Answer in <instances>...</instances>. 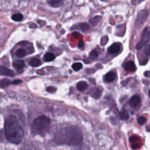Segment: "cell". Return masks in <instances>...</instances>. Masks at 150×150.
<instances>
[{
	"instance_id": "obj_1",
	"label": "cell",
	"mask_w": 150,
	"mask_h": 150,
	"mask_svg": "<svg viewBox=\"0 0 150 150\" xmlns=\"http://www.w3.org/2000/svg\"><path fill=\"white\" fill-rule=\"evenodd\" d=\"M55 141L58 144H66L70 146H78L83 141L80 130L74 126L65 127L56 134Z\"/></svg>"
},
{
	"instance_id": "obj_2",
	"label": "cell",
	"mask_w": 150,
	"mask_h": 150,
	"mask_svg": "<svg viewBox=\"0 0 150 150\" xmlns=\"http://www.w3.org/2000/svg\"><path fill=\"white\" fill-rule=\"evenodd\" d=\"M4 130L5 137L10 142L18 144L22 140L24 132L20 121L16 116L10 115L5 119Z\"/></svg>"
},
{
	"instance_id": "obj_3",
	"label": "cell",
	"mask_w": 150,
	"mask_h": 150,
	"mask_svg": "<svg viewBox=\"0 0 150 150\" xmlns=\"http://www.w3.org/2000/svg\"><path fill=\"white\" fill-rule=\"evenodd\" d=\"M50 120L46 116H41L33 120L31 125V132L35 135L45 136L49 131Z\"/></svg>"
},
{
	"instance_id": "obj_4",
	"label": "cell",
	"mask_w": 150,
	"mask_h": 150,
	"mask_svg": "<svg viewBox=\"0 0 150 150\" xmlns=\"http://www.w3.org/2000/svg\"><path fill=\"white\" fill-rule=\"evenodd\" d=\"M148 16V12L146 10H141L137 15L135 22L136 28H140L145 22Z\"/></svg>"
},
{
	"instance_id": "obj_5",
	"label": "cell",
	"mask_w": 150,
	"mask_h": 150,
	"mask_svg": "<svg viewBox=\"0 0 150 150\" xmlns=\"http://www.w3.org/2000/svg\"><path fill=\"white\" fill-rule=\"evenodd\" d=\"M150 40V31L148 28H145L142 32V37L141 41L137 44L136 48L137 50H140L142 48V46L147 44Z\"/></svg>"
},
{
	"instance_id": "obj_6",
	"label": "cell",
	"mask_w": 150,
	"mask_h": 150,
	"mask_svg": "<svg viewBox=\"0 0 150 150\" xmlns=\"http://www.w3.org/2000/svg\"><path fill=\"white\" fill-rule=\"evenodd\" d=\"M0 75H2V76L14 77L15 74L14 71H12V70L9 69L6 67L0 66Z\"/></svg>"
},
{
	"instance_id": "obj_7",
	"label": "cell",
	"mask_w": 150,
	"mask_h": 150,
	"mask_svg": "<svg viewBox=\"0 0 150 150\" xmlns=\"http://www.w3.org/2000/svg\"><path fill=\"white\" fill-rule=\"evenodd\" d=\"M140 102H141L140 97L137 95H135L132 97H131V99H130L129 104L131 107L134 108L137 107L140 104Z\"/></svg>"
},
{
	"instance_id": "obj_8",
	"label": "cell",
	"mask_w": 150,
	"mask_h": 150,
	"mask_svg": "<svg viewBox=\"0 0 150 150\" xmlns=\"http://www.w3.org/2000/svg\"><path fill=\"white\" fill-rule=\"evenodd\" d=\"M120 50V44L119 43H115L112 44L108 49L109 53L111 54H116Z\"/></svg>"
},
{
	"instance_id": "obj_9",
	"label": "cell",
	"mask_w": 150,
	"mask_h": 150,
	"mask_svg": "<svg viewBox=\"0 0 150 150\" xmlns=\"http://www.w3.org/2000/svg\"><path fill=\"white\" fill-rule=\"evenodd\" d=\"M124 68L130 72H134L136 70V66L135 63L133 61H128L126 62L124 65Z\"/></svg>"
},
{
	"instance_id": "obj_10",
	"label": "cell",
	"mask_w": 150,
	"mask_h": 150,
	"mask_svg": "<svg viewBox=\"0 0 150 150\" xmlns=\"http://www.w3.org/2000/svg\"><path fill=\"white\" fill-rule=\"evenodd\" d=\"M116 78V74L112 72H110L107 73L104 76V80L106 82H111L115 80Z\"/></svg>"
},
{
	"instance_id": "obj_11",
	"label": "cell",
	"mask_w": 150,
	"mask_h": 150,
	"mask_svg": "<svg viewBox=\"0 0 150 150\" xmlns=\"http://www.w3.org/2000/svg\"><path fill=\"white\" fill-rule=\"evenodd\" d=\"M25 66V62L22 60H16L13 63V66L16 70L22 69Z\"/></svg>"
},
{
	"instance_id": "obj_12",
	"label": "cell",
	"mask_w": 150,
	"mask_h": 150,
	"mask_svg": "<svg viewBox=\"0 0 150 150\" xmlns=\"http://www.w3.org/2000/svg\"><path fill=\"white\" fill-rule=\"evenodd\" d=\"M48 3L49 5L51 7L54 8H58L62 5L63 0H48Z\"/></svg>"
},
{
	"instance_id": "obj_13",
	"label": "cell",
	"mask_w": 150,
	"mask_h": 150,
	"mask_svg": "<svg viewBox=\"0 0 150 150\" xmlns=\"http://www.w3.org/2000/svg\"><path fill=\"white\" fill-rule=\"evenodd\" d=\"M55 58V55L50 52L46 53L44 56V60L45 62H51Z\"/></svg>"
},
{
	"instance_id": "obj_14",
	"label": "cell",
	"mask_w": 150,
	"mask_h": 150,
	"mask_svg": "<svg viewBox=\"0 0 150 150\" xmlns=\"http://www.w3.org/2000/svg\"><path fill=\"white\" fill-rule=\"evenodd\" d=\"M91 96L92 97L95 99H99L101 96V91L99 89H94L91 94Z\"/></svg>"
},
{
	"instance_id": "obj_15",
	"label": "cell",
	"mask_w": 150,
	"mask_h": 150,
	"mask_svg": "<svg viewBox=\"0 0 150 150\" xmlns=\"http://www.w3.org/2000/svg\"><path fill=\"white\" fill-rule=\"evenodd\" d=\"M76 86H77V89L79 91H83L87 89L88 85H87V83L86 82H85V81H80V82H79L77 84Z\"/></svg>"
},
{
	"instance_id": "obj_16",
	"label": "cell",
	"mask_w": 150,
	"mask_h": 150,
	"mask_svg": "<svg viewBox=\"0 0 150 150\" xmlns=\"http://www.w3.org/2000/svg\"><path fill=\"white\" fill-rule=\"evenodd\" d=\"M29 64L32 67H38L41 65V62L38 58H32L30 60Z\"/></svg>"
},
{
	"instance_id": "obj_17",
	"label": "cell",
	"mask_w": 150,
	"mask_h": 150,
	"mask_svg": "<svg viewBox=\"0 0 150 150\" xmlns=\"http://www.w3.org/2000/svg\"><path fill=\"white\" fill-rule=\"evenodd\" d=\"M16 56L18 58H22L27 55V52L24 49H18L16 52Z\"/></svg>"
},
{
	"instance_id": "obj_18",
	"label": "cell",
	"mask_w": 150,
	"mask_h": 150,
	"mask_svg": "<svg viewBox=\"0 0 150 150\" xmlns=\"http://www.w3.org/2000/svg\"><path fill=\"white\" fill-rule=\"evenodd\" d=\"M120 119L123 120H127L129 118V115L127 111L125 110H123L120 112Z\"/></svg>"
},
{
	"instance_id": "obj_19",
	"label": "cell",
	"mask_w": 150,
	"mask_h": 150,
	"mask_svg": "<svg viewBox=\"0 0 150 150\" xmlns=\"http://www.w3.org/2000/svg\"><path fill=\"white\" fill-rule=\"evenodd\" d=\"M101 20H102V17L100 16H96L94 18H93L91 20H90V23L93 25L95 26L97 25L100 22Z\"/></svg>"
},
{
	"instance_id": "obj_20",
	"label": "cell",
	"mask_w": 150,
	"mask_h": 150,
	"mask_svg": "<svg viewBox=\"0 0 150 150\" xmlns=\"http://www.w3.org/2000/svg\"><path fill=\"white\" fill-rule=\"evenodd\" d=\"M11 83L10 80L7 79H4L0 81V87H2V88L6 87L8 86Z\"/></svg>"
},
{
	"instance_id": "obj_21",
	"label": "cell",
	"mask_w": 150,
	"mask_h": 150,
	"mask_svg": "<svg viewBox=\"0 0 150 150\" xmlns=\"http://www.w3.org/2000/svg\"><path fill=\"white\" fill-rule=\"evenodd\" d=\"M23 19V15L21 14H15L12 16V20L14 21H20Z\"/></svg>"
},
{
	"instance_id": "obj_22",
	"label": "cell",
	"mask_w": 150,
	"mask_h": 150,
	"mask_svg": "<svg viewBox=\"0 0 150 150\" xmlns=\"http://www.w3.org/2000/svg\"><path fill=\"white\" fill-rule=\"evenodd\" d=\"M78 28L79 29L80 31L85 32V31L89 29V26L86 23H82V24H80L78 25Z\"/></svg>"
},
{
	"instance_id": "obj_23",
	"label": "cell",
	"mask_w": 150,
	"mask_h": 150,
	"mask_svg": "<svg viewBox=\"0 0 150 150\" xmlns=\"http://www.w3.org/2000/svg\"><path fill=\"white\" fill-rule=\"evenodd\" d=\"M72 68L74 71H78L82 68V64L81 63H79V62L74 63L72 65Z\"/></svg>"
},
{
	"instance_id": "obj_24",
	"label": "cell",
	"mask_w": 150,
	"mask_h": 150,
	"mask_svg": "<svg viewBox=\"0 0 150 150\" xmlns=\"http://www.w3.org/2000/svg\"><path fill=\"white\" fill-rule=\"evenodd\" d=\"M147 121V119L145 117L143 116H140L137 119V122L140 125L144 124Z\"/></svg>"
},
{
	"instance_id": "obj_25",
	"label": "cell",
	"mask_w": 150,
	"mask_h": 150,
	"mask_svg": "<svg viewBox=\"0 0 150 150\" xmlns=\"http://www.w3.org/2000/svg\"><path fill=\"white\" fill-rule=\"evenodd\" d=\"M90 57L91 58H92V59H96L97 56H98V53H97V51L96 50H92L90 53Z\"/></svg>"
},
{
	"instance_id": "obj_26",
	"label": "cell",
	"mask_w": 150,
	"mask_h": 150,
	"mask_svg": "<svg viewBox=\"0 0 150 150\" xmlns=\"http://www.w3.org/2000/svg\"><path fill=\"white\" fill-rule=\"evenodd\" d=\"M144 53L147 56H150V44L147 45L144 50Z\"/></svg>"
},
{
	"instance_id": "obj_27",
	"label": "cell",
	"mask_w": 150,
	"mask_h": 150,
	"mask_svg": "<svg viewBox=\"0 0 150 150\" xmlns=\"http://www.w3.org/2000/svg\"><path fill=\"white\" fill-rule=\"evenodd\" d=\"M46 91L49 93H54L56 91V88L53 86H49L46 88Z\"/></svg>"
},
{
	"instance_id": "obj_28",
	"label": "cell",
	"mask_w": 150,
	"mask_h": 150,
	"mask_svg": "<svg viewBox=\"0 0 150 150\" xmlns=\"http://www.w3.org/2000/svg\"><path fill=\"white\" fill-rule=\"evenodd\" d=\"M145 1V0H133L132 1V4L133 5H137L142 3V1Z\"/></svg>"
},
{
	"instance_id": "obj_29",
	"label": "cell",
	"mask_w": 150,
	"mask_h": 150,
	"mask_svg": "<svg viewBox=\"0 0 150 150\" xmlns=\"http://www.w3.org/2000/svg\"><path fill=\"white\" fill-rule=\"evenodd\" d=\"M22 82V81L21 80H15L14 81H12V82H11V84H14V85H18L21 83Z\"/></svg>"
},
{
	"instance_id": "obj_30",
	"label": "cell",
	"mask_w": 150,
	"mask_h": 150,
	"mask_svg": "<svg viewBox=\"0 0 150 150\" xmlns=\"http://www.w3.org/2000/svg\"><path fill=\"white\" fill-rule=\"evenodd\" d=\"M137 139H138L137 137L133 136V137H131L130 138V141L131 142H135V141H136L137 140Z\"/></svg>"
},
{
	"instance_id": "obj_31",
	"label": "cell",
	"mask_w": 150,
	"mask_h": 150,
	"mask_svg": "<svg viewBox=\"0 0 150 150\" xmlns=\"http://www.w3.org/2000/svg\"><path fill=\"white\" fill-rule=\"evenodd\" d=\"M83 46H84V43H83V42L82 41H80L79 43L78 44V48H82V47H83Z\"/></svg>"
},
{
	"instance_id": "obj_32",
	"label": "cell",
	"mask_w": 150,
	"mask_h": 150,
	"mask_svg": "<svg viewBox=\"0 0 150 150\" xmlns=\"http://www.w3.org/2000/svg\"><path fill=\"white\" fill-rule=\"evenodd\" d=\"M21 150H33V149L29 147H25V148H23L22 149H21Z\"/></svg>"
},
{
	"instance_id": "obj_33",
	"label": "cell",
	"mask_w": 150,
	"mask_h": 150,
	"mask_svg": "<svg viewBox=\"0 0 150 150\" xmlns=\"http://www.w3.org/2000/svg\"><path fill=\"white\" fill-rule=\"evenodd\" d=\"M148 95H149V96L150 97V90H149V92H148Z\"/></svg>"
},
{
	"instance_id": "obj_34",
	"label": "cell",
	"mask_w": 150,
	"mask_h": 150,
	"mask_svg": "<svg viewBox=\"0 0 150 150\" xmlns=\"http://www.w3.org/2000/svg\"><path fill=\"white\" fill-rule=\"evenodd\" d=\"M101 1H107V0H101Z\"/></svg>"
}]
</instances>
